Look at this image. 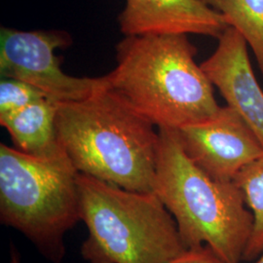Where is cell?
<instances>
[{"label": "cell", "mask_w": 263, "mask_h": 263, "mask_svg": "<svg viewBox=\"0 0 263 263\" xmlns=\"http://www.w3.org/2000/svg\"><path fill=\"white\" fill-rule=\"evenodd\" d=\"M58 104L56 101L43 98L0 118L1 126L9 133L16 149L38 159L70 161L57 135Z\"/></svg>", "instance_id": "cell-10"}, {"label": "cell", "mask_w": 263, "mask_h": 263, "mask_svg": "<svg viewBox=\"0 0 263 263\" xmlns=\"http://www.w3.org/2000/svg\"><path fill=\"white\" fill-rule=\"evenodd\" d=\"M112 89L59 103L58 139L73 167L119 187L153 192L158 131Z\"/></svg>", "instance_id": "cell-1"}, {"label": "cell", "mask_w": 263, "mask_h": 263, "mask_svg": "<svg viewBox=\"0 0 263 263\" xmlns=\"http://www.w3.org/2000/svg\"><path fill=\"white\" fill-rule=\"evenodd\" d=\"M254 263H263V252L261 253V254L255 259Z\"/></svg>", "instance_id": "cell-16"}, {"label": "cell", "mask_w": 263, "mask_h": 263, "mask_svg": "<svg viewBox=\"0 0 263 263\" xmlns=\"http://www.w3.org/2000/svg\"><path fill=\"white\" fill-rule=\"evenodd\" d=\"M187 34L125 36L116 46L109 88L158 128L179 130L216 115L220 106Z\"/></svg>", "instance_id": "cell-2"}, {"label": "cell", "mask_w": 263, "mask_h": 263, "mask_svg": "<svg viewBox=\"0 0 263 263\" xmlns=\"http://www.w3.org/2000/svg\"><path fill=\"white\" fill-rule=\"evenodd\" d=\"M219 12L252 48L263 76V0H201Z\"/></svg>", "instance_id": "cell-11"}, {"label": "cell", "mask_w": 263, "mask_h": 263, "mask_svg": "<svg viewBox=\"0 0 263 263\" xmlns=\"http://www.w3.org/2000/svg\"><path fill=\"white\" fill-rule=\"evenodd\" d=\"M71 42L59 30L23 31L1 28L0 73L32 85L58 103L82 101L108 88L107 76L74 77L65 73L55 55Z\"/></svg>", "instance_id": "cell-6"}, {"label": "cell", "mask_w": 263, "mask_h": 263, "mask_svg": "<svg viewBox=\"0 0 263 263\" xmlns=\"http://www.w3.org/2000/svg\"><path fill=\"white\" fill-rule=\"evenodd\" d=\"M10 263H21L19 252L16 250V248L13 244H11V249H10Z\"/></svg>", "instance_id": "cell-15"}, {"label": "cell", "mask_w": 263, "mask_h": 263, "mask_svg": "<svg viewBox=\"0 0 263 263\" xmlns=\"http://www.w3.org/2000/svg\"><path fill=\"white\" fill-rule=\"evenodd\" d=\"M167 263H226L207 245L188 248Z\"/></svg>", "instance_id": "cell-14"}, {"label": "cell", "mask_w": 263, "mask_h": 263, "mask_svg": "<svg viewBox=\"0 0 263 263\" xmlns=\"http://www.w3.org/2000/svg\"><path fill=\"white\" fill-rule=\"evenodd\" d=\"M200 66L211 83L254 132L263 146V90L254 76L243 35L228 27Z\"/></svg>", "instance_id": "cell-8"}, {"label": "cell", "mask_w": 263, "mask_h": 263, "mask_svg": "<svg viewBox=\"0 0 263 263\" xmlns=\"http://www.w3.org/2000/svg\"><path fill=\"white\" fill-rule=\"evenodd\" d=\"M158 134L153 192L174 217L183 244L207 245L226 263H240L253 228L242 191L189 159L176 130L158 128Z\"/></svg>", "instance_id": "cell-3"}, {"label": "cell", "mask_w": 263, "mask_h": 263, "mask_svg": "<svg viewBox=\"0 0 263 263\" xmlns=\"http://www.w3.org/2000/svg\"><path fill=\"white\" fill-rule=\"evenodd\" d=\"M176 131L188 158L219 181H234L248 164L263 154L254 132L228 105L220 106L207 120Z\"/></svg>", "instance_id": "cell-7"}, {"label": "cell", "mask_w": 263, "mask_h": 263, "mask_svg": "<svg viewBox=\"0 0 263 263\" xmlns=\"http://www.w3.org/2000/svg\"><path fill=\"white\" fill-rule=\"evenodd\" d=\"M118 23L125 36L197 34L218 38L229 27L219 12L201 0H126Z\"/></svg>", "instance_id": "cell-9"}, {"label": "cell", "mask_w": 263, "mask_h": 263, "mask_svg": "<svg viewBox=\"0 0 263 263\" xmlns=\"http://www.w3.org/2000/svg\"><path fill=\"white\" fill-rule=\"evenodd\" d=\"M234 182L253 216L252 232L243 254V260L253 261L263 252V154L248 164Z\"/></svg>", "instance_id": "cell-12"}, {"label": "cell", "mask_w": 263, "mask_h": 263, "mask_svg": "<svg viewBox=\"0 0 263 263\" xmlns=\"http://www.w3.org/2000/svg\"><path fill=\"white\" fill-rule=\"evenodd\" d=\"M78 172L71 161L38 159L1 143L0 220L61 263L65 235L81 220Z\"/></svg>", "instance_id": "cell-5"}, {"label": "cell", "mask_w": 263, "mask_h": 263, "mask_svg": "<svg viewBox=\"0 0 263 263\" xmlns=\"http://www.w3.org/2000/svg\"><path fill=\"white\" fill-rule=\"evenodd\" d=\"M46 95L32 85L14 78H4L0 82V118L17 112Z\"/></svg>", "instance_id": "cell-13"}, {"label": "cell", "mask_w": 263, "mask_h": 263, "mask_svg": "<svg viewBox=\"0 0 263 263\" xmlns=\"http://www.w3.org/2000/svg\"><path fill=\"white\" fill-rule=\"evenodd\" d=\"M81 220L88 237L81 255L90 263H167L187 248L154 192L127 190L78 173Z\"/></svg>", "instance_id": "cell-4"}]
</instances>
